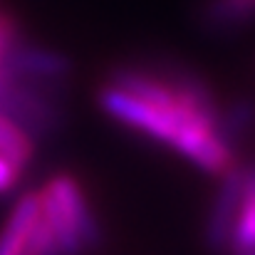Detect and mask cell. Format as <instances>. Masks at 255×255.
Masks as SVG:
<instances>
[{"mask_svg":"<svg viewBox=\"0 0 255 255\" xmlns=\"http://www.w3.org/2000/svg\"><path fill=\"white\" fill-rule=\"evenodd\" d=\"M60 89L40 87L0 72V117L17 127L32 144L62 129Z\"/></svg>","mask_w":255,"mask_h":255,"instance_id":"cell-1","label":"cell"},{"mask_svg":"<svg viewBox=\"0 0 255 255\" xmlns=\"http://www.w3.org/2000/svg\"><path fill=\"white\" fill-rule=\"evenodd\" d=\"M97 99H99V107L109 117H114L117 122H122V124H127L136 131H144L156 141H166L171 146L178 144V139L183 134V127L191 119H196L181 104H176V107H154L149 102H141V99L117 89L114 85L102 87L97 92Z\"/></svg>","mask_w":255,"mask_h":255,"instance_id":"cell-2","label":"cell"},{"mask_svg":"<svg viewBox=\"0 0 255 255\" xmlns=\"http://www.w3.org/2000/svg\"><path fill=\"white\" fill-rule=\"evenodd\" d=\"M0 72H7L32 85L60 89V85L72 72V62L62 52L30 45L17 35L0 50Z\"/></svg>","mask_w":255,"mask_h":255,"instance_id":"cell-3","label":"cell"},{"mask_svg":"<svg viewBox=\"0 0 255 255\" xmlns=\"http://www.w3.org/2000/svg\"><path fill=\"white\" fill-rule=\"evenodd\" d=\"M241 203H243V169L241 166H231L223 173L221 188L216 193V201L211 206V213H208V221H206V231H203L206 246L213 253H221L223 248H228V241H231Z\"/></svg>","mask_w":255,"mask_h":255,"instance_id":"cell-4","label":"cell"},{"mask_svg":"<svg viewBox=\"0 0 255 255\" xmlns=\"http://www.w3.org/2000/svg\"><path fill=\"white\" fill-rule=\"evenodd\" d=\"M47 191L62 206L65 216L70 218L72 228L80 236L82 248H99L102 246V228H99V223H97V218H94V213H92V208L87 203L80 183L70 173H57L47 183Z\"/></svg>","mask_w":255,"mask_h":255,"instance_id":"cell-5","label":"cell"},{"mask_svg":"<svg viewBox=\"0 0 255 255\" xmlns=\"http://www.w3.org/2000/svg\"><path fill=\"white\" fill-rule=\"evenodd\" d=\"M42 216L40 193H25L10 213L7 226L0 233V255H17L25 251V243Z\"/></svg>","mask_w":255,"mask_h":255,"instance_id":"cell-6","label":"cell"},{"mask_svg":"<svg viewBox=\"0 0 255 255\" xmlns=\"http://www.w3.org/2000/svg\"><path fill=\"white\" fill-rule=\"evenodd\" d=\"M255 20V0H203L201 22L213 32H231Z\"/></svg>","mask_w":255,"mask_h":255,"instance_id":"cell-7","label":"cell"},{"mask_svg":"<svg viewBox=\"0 0 255 255\" xmlns=\"http://www.w3.org/2000/svg\"><path fill=\"white\" fill-rule=\"evenodd\" d=\"M233 255L255 251V166L243 169V203L228 241Z\"/></svg>","mask_w":255,"mask_h":255,"instance_id":"cell-8","label":"cell"},{"mask_svg":"<svg viewBox=\"0 0 255 255\" xmlns=\"http://www.w3.org/2000/svg\"><path fill=\"white\" fill-rule=\"evenodd\" d=\"M255 119V104L251 99H236L226 112H221L218 127H216V136L233 151V146L243 139V134L251 129Z\"/></svg>","mask_w":255,"mask_h":255,"instance_id":"cell-9","label":"cell"},{"mask_svg":"<svg viewBox=\"0 0 255 255\" xmlns=\"http://www.w3.org/2000/svg\"><path fill=\"white\" fill-rule=\"evenodd\" d=\"M32 149L35 144L17 127L0 117V156L7 159L17 171H22L32 159Z\"/></svg>","mask_w":255,"mask_h":255,"instance_id":"cell-10","label":"cell"},{"mask_svg":"<svg viewBox=\"0 0 255 255\" xmlns=\"http://www.w3.org/2000/svg\"><path fill=\"white\" fill-rule=\"evenodd\" d=\"M25 253L27 255H62L55 236H52V231H50V226L45 223L42 216L35 223V228H32V233H30V238L25 243Z\"/></svg>","mask_w":255,"mask_h":255,"instance_id":"cell-11","label":"cell"},{"mask_svg":"<svg viewBox=\"0 0 255 255\" xmlns=\"http://www.w3.org/2000/svg\"><path fill=\"white\" fill-rule=\"evenodd\" d=\"M20 178V171L15 169L7 159L0 156V193H7Z\"/></svg>","mask_w":255,"mask_h":255,"instance_id":"cell-12","label":"cell"},{"mask_svg":"<svg viewBox=\"0 0 255 255\" xmlns=\"http://www.w3.org/2000/svg\"><path fill=\"white\" fill-rule=\"evenodd\" d=\"M243 255H255V251H251V253H243Z\"/></svg>","mask_w":255,"mask_h":255,"instance_id":"cell-13","label":"cell"},{"mask_svg":"<svg viewBox=\"0 0 255 255\" xmlns=\"http://www.w3.org/2000/svg\"><path fill=\"white\" fill-rule=\"evenodd\" d=\"M17 255H27V253H25V251H22V253H17Z\"/></svg>","mask_w":255,"mask_h":255,"instance_id":"cell-14","label":"cell"}]
</instances>
